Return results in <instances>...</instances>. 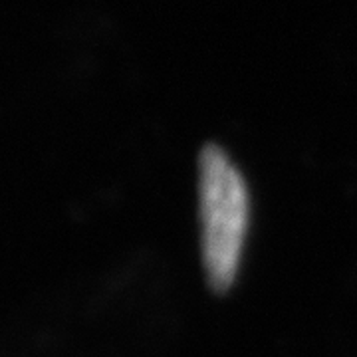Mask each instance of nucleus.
<instances>
[{
	"mask_svg": "<svg viewBox=\"0 0 357 357\" xmlns=\"http://www.w3.org/2000/svg\"><path fill=\"white\" fill-rule=\"evenodd\" d=\"M201 255L208 286L229 292L238 276L250 225V192L225 149L206 145L199 155Z\"/></svg>",
	"mask_w": 357,
	"mask_h": 357,
	"instance_id": "f257e3e1",
	"label": "nucleus"
}]
</instances>
